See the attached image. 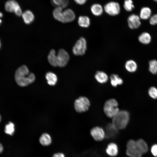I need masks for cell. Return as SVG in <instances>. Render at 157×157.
<instances>
[{
	"mask_svg": "<svg viewBox=\"0 0 157 157\" xmlns=\"http://www.w3.org/2000/svg\"><path fill=\"white\" fill-rule=\"evenodd\" d=\"M15 79L19 85L21 87H25L35 81V76L33 73L29 72L26 65H23L19 67L16 70Z\"/></svg>",
	"mask_w": 157,
	"mask_h": 157,
	"instance_id": "cell-1",
	"label": "cell"
},
{
	"mask_svg": "<svg viewBox=\"0 0 157 157\" xmlns=\"http://www.w3.org/2000/svg\"><path fill=\"white\" fill-rule=\"evenodd\" d=\"M129 119V113L126 110L119 111L113 118L112 124L118 130L124 129Z\"/></svg>",
	"mask_w": 157,
	"mask_h": 157,
	"instance_id": "cell-2",
	"label": "cell"
},
{
	"mask_svg": "<svg viewBox=\"0 0 157 157\" xmlns=\"http://www.w3.org/2000/svg\"><path fill=\"white\" fill-rule=\"evenodd\" d=\"M104 110L108 117L113 118L119 111L117 101L114 99L106 101L104 105Z\"/></svg>",
	"mask_w": 157,
	"mask_h": 157,
	"instance_id": "cell-3",
	"label": "cell"
},
{
	"mask_svg": "<svg viewBox=\"0 0 157 157\" xmlns=\"http://www.w3.org/2000/svg\"><path fill=\"white\" fill-rule=\"evenodd\" d=\"M126 154L129 157H142V155L137 147L136 141L132 139L127 142Z\"/></svg>",
	"mask_w": 157,
	"mask_h": 157,
	"instance_id": "cell-4",
	"label": "cell"
},
{
	"mask_svg": "<svg viewBox=\"0 0 157 157\" xmlns=\"http://www.w3.org/2000/svg\"><path fill=\"white\" fill-rule=\"evenodd\" d=\"M87 48V44L85 39L80 38L76 42L72 49L73 54L76 56H82L84 55Z\"/></svg>",
	"mask_w": 157,
	"mask_h": 157,
	"instance_id": "cell-5",
	"label": "cell"
},
{
	"mask_svg": "<svg viewBox=\"0 0 157 157\" xmlns=\"http://www.w3.org/2000/svg\"><path fill=\"white\" fill-rule=\"evenodd\" d=\"M90 104V101L87 98L85 97H81L75 101L74 103V108L78 112H84L88 110Z\"/></svg>",
	"mask_w": 157,
	"mask_h": 157,
	"instance_id": "cell-6",
	"label": "cell"
},
{
	"mask_svg": "<svg viewBox=\"0 0 157 157\" xmlns=\"http://www.w3.org/2000/svg\"><path fill=\"white\" fill-rule=\"evenodd\" d=\"M5 9L7 12H13L18 16H20L22 13L19 5L14 0H9L7 1L5 5Z\"/></svg>",
	"mask_w": 157,
	"mask_h": 157,
	"instance_id": "cell-7",
	"label": "cell"
},
{
	"mask_svg": "<svg viewBox=\"0 0 157 157\" xmlns=\"http://www.w3.org/2000/svg\"><path fill=\"white\" fill-rule=\"evenodd\" d=\"M104 10L108 15L114 16L117 15L120 12V7L119 4L117 2L110 1L104 6Z\"/></svg>",
	"mask_w": 157,
	"mask_h": 157,
	"instance_id": "cell-8",
	"label": "cell"
},
{
	"mask_svg": "<svg viewBox=\"0 0 157 157\" xmlns=\"http://www.w3.org/2000/svg\"><path fill=\"white\" fill-rule=\"evenodd\" d=\"M90 133L92 138L96 141H101L106 138L105 130L101 127L96 126L92 128Z\"/></svg>",
	"mask_w": 157,
	"mask_h": 157,
	"instance_id": "cell-9",
	"label": "cell"
},
{
	"mask_svg": "<svg viewBox=\"0 0 157 157\" xmlns=\"http://www.w3.org/2000/svg\"><path fill=\"white\" fill-rule=\"evenodd\" d=\"M58 66L63 67L65 66L68 63L69 59L68 53L65 50L60 49L57 55Z\"/></svg>",
	"mask_w": 157,
	"mask_h": 157,
	"instance_id": "cell-10",
	"label": "cell"
},
{
	"mask_svg": "<svg viewBox=\"0 0 157 157\" xmlns=\"http://www.w3.org/2000/svg\"><path fill=\"white\" fill-rule=\"evenodd\" d=\"M127 22L129 27L132 29L138 28L141 24L140 17L134 14H131L129 16Z\"/></svg>",
	"mask_w": 157,
	"mask_h": 157,
	"instance_id": "cell-11",
	"label": "cell"
},
{
	"mask_svg": "<svg viewBox=\"0 0 157 157\" xmlns=\"http://www.w3.org/2000/svg\"><path fill=\"white\" fill-rule=\"evenodd\" d=\"M105 151L106 154L109 156L115 157L118 154L119 148L116 143L111 142L107 144Z\"/></svg>",
	"mask_w": 157,
	"mask_h": 157,
	"instance_id": "cell-12",
	"label": "cell"
},
{
	"mask_svg": "<svg viewBox=\"0 0 157 157\" xmlns=\"http://www.w3.org/2000/svg\"><path fill=\"white\" fill-rule=\"evenodd\" d=\"M118 131L112 123L108 124L105 130L106 138L108 139L115 138L118 133Z\"/></svg>",
	"mask_w": 157,
	"mask_h": 157,
	"instance_id": "cell-13",
	"label": "cell"
},
{
	"mask_svg": "<svg viewBox=\"0 0 157 157\" xmlns=\"http://www.w3.org/2000/svg\"><path fill=\"white\" fill-rule=\"evenodd\" d=\"M76 17L74 11L71 9H67L63 11V23H68L73 21Z\"/></svg>",
	"mask_w": 157,
	"mask_h": 157,
	"instance_id": "cell-14",
	"label": "cell"
},
{
	"mask_svg": "<svg viewBox=\"0 0 157 157\" xmlns=\"http://www.w3.org/2000/svg\"><path fill=\"white\" fill-rule=\"evenodd\" d=\"M24 23L28 24L33 22L34 19V15L31 11L27 10L23 12L22 15Z\"/></svg>",
	"mask_w": 157,
	"mask_h": 157,
	"instance_id": "cell-15",
	"label": "cell"
},
{
	"mask_svg": "<svg viewBox=\"0 0 157 157\" xmlns=\"http://www.w3.org/2000/svg\"><path fill=\"white\" fill-rule=\"evenodd\" d=\"M94 77L96 80L101 83H106L108 79V76L106 73L101 71L97 72Z\"/></svg>",
	"mask_w": 157,
	"mask_h": 157,
	"instance_id": "cell-16",
	"label": "cell"
},
{
	"mask_svg": "<svg viewBox=\"0 0 157 157\" xmlns=\"http://www.w3.org/2000/svg\"><path fill=\"white\" fill-rule=\"evenodd\" d=\"M137 147L142 154L147 153L148 150V145L142 139L136 141Z\"/></svg>",
	"mask_w": 157,
	"mask_h": 157,
	"instance_id": "cell-17",
	"label": "cell"
},
{
	"mask_svg": "<svg viewBox=\"0 0 157 157\" xmlns=\"http://www.w3.org/2000/svg\"><path fill=\"white\" fill-rule=\"evenodd\" d=\"M90 10L94 15L97 16L102 15L103 12V8L100 4L95 3L91 6Z\"/></svg>",
	"mask_w": 157,
	"mask_h": 157,
	"instance_id": "cell-18",
	"label": "cell"
},
{
	"mask_svg": "<svg viewBox=\"0 0 157 157\" xmlns=\"http://www.w3.org/2000/svg\"><path fill=\"white\" fill-rule=\"evenodd\" d=\"M48 60L50 64L53 67L58 66L57 56L55 50H51L48 56Z\"/></svg>",
	"mask_w": 157,
	"mask_h": 157,
	"instance_id": "cell-19",
	"label": "cell"
},
{
	"mask_svg": "<svg viewBox=\"0 0 157 157\" xmlns=\"http://www.w3.org/2000/svg\"><path fill=\"white\" fill-rule=\"evenodd\" d=\"M79 26L83 28L88 27L90 24V18L86 16H81L79 17L78 21Z\"/></svg>",
	"mask_w": 157,
	"mask_h": 157,
	"instance_id": "cell-20",
	"label": "cell"
},
{
	"mask_svg": "<svg viewBox=\"0 0 157 157\" xmlns=\"http://www.w3.org/2000/svg\"><path fill=\"white\" fill-rule=\"evenodd\" d=\"M125 67L128 72H133L136 70L137 68V65L134 61L130 60L126 62L125 64Z\"/></svg>",
	"mask_w": 157,
	"mask_h": 157,
	"instance_id": "cell-21",
	"label": "cell"
},
{
	"mask_svg": "<svg viewBox=\"0 0 157 157\" xmlns=\"http://www.w3.org/2000/svg\"><path fill=\"white\" fill-rule=\"evenodd\" d=\"M39 142L43 146H48L51 142V138L49 134L47 133H44L40 137Z\"/></svg>",
	"mask_w": 157,
	"mask_h": 157,
	"instance_id": "cell-22",
	"label": "cell"
},
{
	"mask_svg": "<svg viewBox=\"0 0 157 157\" xmlns=\"http://www.w3.org/2000/svg\"><path fill=\"white\" fill-rule=\"evenodd\" d=\"M45 77L47 83L50 85H54L57 82V77L55 74L52 72H49L47 73Z\"/></svg>",
	"mask_w": 157,
	"mask_h": 157,
	"instance_id": "cell-23",
	"label": "cell"
},
{
	"mask_svg": "<svg viewBox=\"0 0 157 157\" xmlns=\"http://www.w3.org/2000/svg\"><path fill=\"white\" fill-rule=\"evenodd\" d=\"M151 14V10L148 7H144L140 10V17L142 19L146 20L150 18Z\"/></svg>",
	"mask_w": 157,
	"mask_h": 157,
	"instance_id": "cell-24",
	"label": "cell"
},
{
	"mask_svg": "<svg viewBox=\"0 0 157 157\" xmlns=\"http://www.w3.org/2000/svg\"><path fill=\"white\" fill-rule=\"evenodd\" d=\"M138 39L141 43L144 44H148L151 41V37L149 33L144 32L139 36Z\"/></svg>",
	"mask_w": 157,
	"mask_h": 157,
	"instance_id": "cell-25",
	"label": "cell"
},
{
	"mask_svg": "<svg viewBox=\"0 0 157 157\" xmlns=\"http://www.w3.org/2000/svg\"><path fill=\"white\" fill-rule=\"evenodd\" d=\"M111 85L114 87L122 84L123 83L122 79L116 74H112L110 77Z\"/></svg>",
	"mask_w": 157,
	"mask_h": 157,
	"instance_id": "cell-26",
	"label": "cell"
},
{
	"mask_svg": "<svg viewBox=\"0 0 157 157\" xmlns=\"http://www.w3.org/2000/svg\"><path fill=\"white\" fill-rule=\"evenodd\" d=\"M60 7H56L53 12V16L56 20L63 22V9Z\"/></svg>",
	"mask_w": 157,
	"mask_h": 157,
	"instance_id": "cell-27",
	"label": "cell"
},
{
	"mask_svg": "<svg viewBox=\"0 0 157 157\" xmlns=\"http://www.w3.org/2000/svg\"><path fill=\"white\" fill-rule=\"evenodd\" d=\"M69 2V0H51L53 5L56 7H60L62 8L67 6Z\"/></svg>",
	"mask_w": 157,
	"mask_h": 157,
	"instance_id": "cell-28",
	"label": "cell"
},
{
	"mask_svg": "<svg viewBox=\"0 0 157 157\" xmlns=\"http://www.w3.org/2000/svg\"><path fill=\"white\" fill-rule=\"evenodd\" d=\"M15 130L14 125L11 122H9L5 126L4 131L7 134L11 135H13Z\"/></svg>",
	"mask_w": 157,
	"mask_h": 157,
	"instance_id": "cell-29",
	"label": "cell"
},
{
	"mask_svg": "<svg viewBox=\"0 0 157 157\" xmlns=\"http://www.w3.org/2000/svg\"><path fill=\"white\" fill-rule=\"evenodd\" d=\"M149 71L153 74L157 73V60H153L149 62Z\"/></svg>",
	"mask_w": 157,
	"mask_h": 157,
	"instance_id": "cell-30",
	"label": "cell"
},
{
	"mask_svg": "<svg viewBox=\"0 0 157 157\" xmlns=\"http://www.w3.org/2000/svg\"><path fill=\"white\" fill-rule=\"evenodd\" d=\"M123 6L125 10L128 12L131 11L134 7L132 0H125Z\"/></svg>",
	"mask_w": 157,
	"mask_h": 157,
	"instance_id": "cell-31",
	"label": "cell"
},
{
	"mask_svg": "<svg viewBox=\"0 0 157 157\" xmlns=\"http://www.w3.org/2000/svg\"><path fill=\"white\" fill-rule=\"evenodd\" d=\"M149 96L154 99L157 98V88L154 87H150L148 90Z\"/></svg>",
	"mask_w": 157,
	"mask_h": 157,
	"instance_id": "cell-32",
	"label": "cell"
},
{
	"mask_svg": "<svg viewBox=\"0 0 157 157\" xmlns=\"http://www.w3.org/2000/svg\"><path fill=\"white\" fill-rule=\"evenodd\" d=\"M149 23L151 25L157 24V14L153 15L150 17Z\"/></svg>",
	"mask_w": 157,
	"mask_h": 157,
	"instance_id": "cell-33",
	"label": "cell"
},
{
	"mask_svg": "<svg viewBox=\"0 0 157 157\" xmlns=\"http://www.w3.org/2000/svg\"><path fill=\"white\" fill-rule=\"evenodd\" d=\"M151 151L154 156L157 157V144H154L152 146L151 148Z\"/></svg>",
	"mask_w": 157,
	"mask_h": 157,
	"instance_id": "cell-34",
	"label": "cell"
},
{
	"mask_svg": "<svg viewBox=\"0 0 157 157\" xmlns=\"http://www.w3.org/2000/svg\"><path fill=\"white\" fill-rule=\"evenodd\" d=\"M75 2L80 5L84 4L86 2L87 0H74Z\"/></svg>",
	"mask_w": 157,
	"mask_h": 157,
	"instance_id": "cell-35",
	"label": "cell"
},
{
	"mask_svg": "<svg viewBox=\"0 0 157 157\" xmlns=\"http://www.w3.org/2000/svg\"><path fill=\"white\" fill-rule=\"evenodd\" d=\"M53 157H65V156L62 153H58L54 154Z\"/></svg>",
	"mask_w": 157,
	"mask_h": 157,
	"instance_id": "cell-36",
	"label": "cell"
},
{
	"mask_svg": "<svg viewBox=\"0 0 157 157\" xmlns=\"http://www.w3.org/2000/svg\"><path fill=\"white\" fill-rule=\"evenodd\" d=\"M3 147L2 144L0 143V154H1L3 151Z\"/></svg>",
	"mask_w": 157,
	"mask_h": 157,
	"instance_id": "cell-37",
	"label": "cell"
},
{
	"mask_svg": "<svg viewBox=\"0 0 157 157\" xmlns=\"http://www.w3.org/2000/svg\"><path fill=\"white\" fill-rule=\"evenodd\" d=\"M3 16V14H2V13L1 12H0V17H2Z\"/></svg>",
	"mask_w": 157,
	"mask_h": 157,
	"instance_id": "cell-38",
	"label": "cell"
},
{
	"mask_svg": "<svg viewBox=\"0 0 157 157\" xmlns=\"http://www.w3.org/2000/svg\"><path fill=\"white\" fill-rule=\"evenodd\" d=\"M2 22V21L1 19H0V24Z\"/></svg>",
	"mask_w": 157,
	"mask_h": 157,
	"instance_id": "cell-39",
	"label": "cell"
},
{
	"mask_svg": "<svg viewBox=\"0 0 157 157\" xmlns=\"http://www.w3.org/2000/svg\"><path fill=\"white\" fill-rule=\"evenodd\" d=\"M1 41L0 40V48H1Z\"/></svg>",
	"mask_w": 157,
	"mask_h": 157,
	"instance_id": "cell-40",
	"label": "cell"
},
{
	"mask_svg": "<svg viewBox=\"0 0 157 157\" xmlns=\"http://www.w3.org/2000/svg\"><path fill=\"white\" fill-rule=\"evenodd\" d=\"M153 0L157 2V0Z\"/></svg>",
	"mask_w": 157,
	"mask_h": 157,
	"instance_id": "cell-41",
	"label": "cell"
},
{
	"mask_svg": "<svg viewBox=\"0 0 157 157\" xmlns=\"http://www.w3.org/2000/svg\"><path fill=\"white\" fill-rule=\"evenodd\" d=\"M1 117L0 115V122H1Z\"/></svg>",
	"mask_w": 157,
	"mask_h": 157,
	"instance_id": "cell-42",
	"label": "cell"
}]
</instances>
